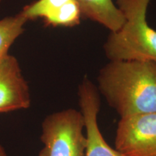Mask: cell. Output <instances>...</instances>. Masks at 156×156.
Masks as SVG:
<instances>
[{"mask_svg": "<svg viewBox=\"0 0 156 156\" xmlns=\"http://www.w3.org/2000/svg\"><path fill=\"white\" fill-rule=\"evenodd\" d=\"M0 156H7L2 146L0 145Z\"/></svg>", "mask_w": 156, "mask_h": 156, "instance_id": "obj_10", "label": "cell"}, {"mask_svg": "<svg viewBox=\"0 0 156 156\" xmlns=\"http://www.w3.org/2000/svg\"><path fill=\"white\" fill-rule=\"evenodd\" d=\"M30 89L14 56L7 54L0 59V113L28 108Z\"/></svg>", "mask_w": 156, "mask_h": 156, "instance_id": "obj_6", "label": "cell"}, {"mask_svg": "<svg viewBox=\"0 0 156 156\" xmlns=\"http://www.w3.org/2000/svg\"><path fill=\"white\" fill-rule=\"evenodd\" d=\"M80 111L68 108L48 115L42 123L41 140L44 147L39 156H85L86 135Z\"/></svg>", "mask_w": 156, "mask_h": 156, "instance_id": "obj_3", "label": "cell"}, {"mask_svg": "<svg viewBox=\"0 0 156 156\" xmlns=\"http://www.w3.org/2000/svg\"><path fill=\"white\" fill-rule=\"evenodd\" d=\"M77 94L86 131L85 156H125L110 147L101 134L98 124V115L101 108L100 93L87 76L84 77L79 85Z\"/></svg>", "mask_w": 156, "mask_h": 156, "instance_id": "obj_5", "label": "cell"}, {"mask_svg": "<svg viewBox=\"0 0 156 156\" xmlns=\"http://www.w3.org/2000/svg\"><path fill=\"white\" fill-rule=\"evenodd\" d=\"M82 15L102 25L111 32L121 28L125 21L124 15L113 0H76Z\"/></svg>", "mask_w": 156, "mask_h": 156, "instance_id": "obj_8", "label": "cell"}, {"mask_svg": "<svg viewBox=\"0 0 156 156\" xmlns=\"http://www.w3.org/2000/svg\"><path fill=\"white\" fill-rule=\"evenodd\" d=\"M20 12L28 20L41 19L46 26L74 27L83 17L76 0H36Z\"/></svg>", "mask_w": 156, "mask_h": 156, "instance_id": "obj_7", "label": "cell"}, {"mask_svg": "<svg viewBox=\"0 0 156 156\" xmlns=\"http://www.w3.org/2000/svg\"><path fill=\"white\" fill-rule=\"evenodd\" d=\"M151 0H116L125 21L111 32L105 43V54L112 60H140L156 63V30L147 21Z\"/></svg>", "mask_w": 156, "mask_h": 156, "instance_id": "obj_2", "label": "cell"}, {"mask_svg": "<svg viewBox=\"0 0 156 156\" xmlns=\"http://www.w3.org/2000/svg\"><path fill=\"white\" fill-rule=\"evenodd\" d=\"M4 1H5V0H0V7H1L2 4V2H3Z\"/></svg>", "mask_w": 156, "mask_h": 156, "instance_id": "obj_11", "label": "cell"}, {"mask_svg": "<svg viewBox=\"0 0 156 156\" xmlns=\"http://www.w3.org/2000/svg\"><path fill=\"white\" fill-rule=\"evenodd\" d=\"M98 90L121 118L156 112V63L112 60L97 77Z\"/></svg>", "mask_w": 156, "mask_h": 156, "instance_id": "obj_1", "label": "cell"}, {"mask_svg": "<svg viewBox=\"0 0 156 156\" xmlns=\"http://www.w3.org/2000/svg\"><path fill=\"white\" fill-rule=\"evenodd\" d=\"M28 21L20 12L0 20V59L8 54L12 45L24 32Z\"/></svg>", "mask_w": 156, "mask_h": 156, "instance_id": "obj_9", "label": "cell"}, {"mask_svg": "<svg viewBox=\"0 0 156 156\" xmlns=\"http://www.w3.org/2000/svg\"><path fill=\"white\" fill-rule=\"evenodd\" d=\"M115 148L125 156H156V112L121 118Z\"/></svg>", "mask_w": 156, "mask_h": 156, "instance_id": "obj_4", "label": "cell"}]
</instances>
